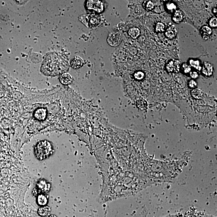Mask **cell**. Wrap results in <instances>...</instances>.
Instances as JSON below:
<instances>
[{"instance_id": "obj_11", "label": "cell", "mask_w": 217, "mask_h": 217, "mask_svg": "<svg viewBox=\"0 0 217 217\" xmlns=\"http://www.w3.org/2000/svg\"><path fill=\"white\" fill-rule=\"evenodd\" d=\"M172 20L176 23H180L183 21V15L182 12L179 10H176L174 13Z\"/></svg>"}, {"instance_id": "obj_26", "label": "cell", "mask_w": 217, "mask_h": 217, "mask_svg": "<svg viewBox=\"0 0 217 217\" xmlns=\"http://www.w3.org/2000/svg\"><path fill=\"white\" fill-rule=\"evenodd\" d=\"M39 190L38 189L35 188L33 189V194L34 196H36V195H38L39 193Z\"/></svg>"}, {"instance_id": "obj_13", "label": "cell", "mask_w": 217, "mask_h": 217, "mask_svg": "<svg viewBox=\"0 0 217 217\" xmlns=\"http://www.w3.org/2000/svg\"><path fill=\"white\" fill-rule=\"evenodd\" d=\"M140 30L136 27L130 28L128 31V34L132 38L136 39L140 35Z\"/></svg>"}, {"instance_id": "obj_2", "label": "cell", "mask_w": 217, "mask_h": 217, "mask_svg": "<svg viewBox=\"0 0 217 217\" xmlns=\"http://www.w3.org/2000/svg\"><path fill=\"white\" fill-rule=\"evenodd\" d=\"M121 41L120 34L118 33H111L107 39V43L112 47H116L119 45Z\"/></svg>"}, {"instance_id": "obj_5", "label": "cell", "mask_w": 217, "mask_h": 217, "mask_svg": "<svg viewBox=\"0 0 217 217\" xmlns=\"http://www.w3.org/2000/svg\"><path fill=\"white\" fill-rule=\"evenodd\" d=\"M47 115V111L45 108H41L37 109L34 113L36 119L39 121H43L46 119Z\"/></svg>"}, {"instance_id": "obj_4", "label": "cell", "mask_w": 217, "mask_h": 217, "mask_svg": "<svg viewBox=\"0 0 217 217\" xmlns=\"http://www.w3.org/2000/svg\"><path fill=\"white\" fill-rule=\"evenodd\" d=\"M181 66V61L178 60H172L166 64V69L169 72L177 73L179 71Z\"/></svg>"}, {"instance_id": "obj_16", "label": "cell", "mask_w": 217, "mask_h": 217, "mask_svg": "<svg viewBox=\"0 0 217 217\" xmlns=\"http://www.w3.org/2000/svg\"><path fill=\"white\" fill-rule=\"evenodd\" d=\"M192 94L194 98L197 99H201L203 95V92L199 89H193L192 91Z\"/></svg>"}, {"instance_id": "obj_7", "label": "cell", "mask_w": 217, "mask_h": 217, "mask_svg": "<svg viewBox=\"0 0 217 217\" xmlns=\"http://www.w3.org/2000/svg\"><path fill=\"white\" fill-rule=\"evenodd\" d=\"M200 33L203 40H208L212 33V30L211 28L208 26H203L200 29Z\"/></svg>"}, {"instance_id": "obj_14", "label": "cell", "mask_w": 217, "mask_h": 217, "mask_svg": "<svg viewBox=\"0 0 217 217\" xmlns=\"http://www.w3.org/2000/svg\"><path fill=\"white\" fill-rule=\"evenodd\" d=\"M48 200L47 198L43 194H40L38 195L37 202L38 204L40 206H43L47 204Z\"/></svg>"}, {"instance_id": "obj_18", "label": "cell", "mask_w": 217, "mask_h": 217, "mask_svg": "<svg viewBox=\"0 0 217 217\" xmlns=\"http://www.w3.org/2000/svg\"><path fill=\"white\" fill-rule=\"evenodd\" d=\"M190 65L194 67L195 69L198 70L201 69V67L200 65V62L198 60H195L192 59L190 60Z\"/></svg>"}, {"instance_id": "obj_10", "label": "cell", "mask_w": 217, "mask_h": 217, "mask_svg": "<svg viewBox=\"0 0 217 217\" xmlns=\"http://www.w3.org/2000/svg\"><path fill=\"white\" fill-rule=\"evenodd\" d=\"M213 67L210 63L205 62L202 68V72L206 76H210L213 74Z\"/></svg>"}, {"instance_id": "obj_28", "label": "cell", "mask_w": 217, "mask_h": 217, "mask_svg": "<svg viewBox=\"0 0 217 217\" xmlns=\"http://www.w3.org/2000/svg\"><path fill=\"white\" fill-rule=\"evenodd\" d=\"M49 217H57L56 216L54 215H51L49 216Z\"/></svg>"}, {"instance_id": "obj_15", "label": "cell", "mask_w": 217, "mask_h": 217, "mask_svg": "<svg viewBox=\"0 0 217 217\" xmlns=\"http://www.w3.org/2000/svg\"><path fill=\"white\" fill-rule=\"evenodd\" d=\"M166 8L169 13H174L176 11V4L173 2H167L166 4Z\"/></svg>"}, {"instance_id": "obj_8", "label": "cell", "mask_w": 217, "mask_h": 217, "mask_svg": "<svg viewBox=\"0 0 217 217\" xmlns=\"http://www.w3.org/2000/svg\"><path fill=\"white\" fill-rule=\"evenodd\" d=\"M60 81L64 85H70L72 82V77L69 73H64L60 76Z\"/></svg>"}, {"instance_id": "obj_21", "label": "cell", "mask_w": 217, "mask_h": 217, "mask_svg": "<svg viewBox=\"0 0 217 217\" xmlns=\"http://www.w3.org/2000/svg\"><path fill=\"white\" fill-rule=\"evenodd\" d=\"M209 25L210 27L212 28L216 27L217 26V19L215 17H213L210 19L209 21Z\"/></svg>"}, {"instance_id": "obj_3", "label": "cell", "mask_w": 217, "mask_h": 217, "mask_svg": "<svg viewBox=\"0 0 217 217\" xmlns=\"http://www.w3.org/2000/svg\"><path fill=\"white\" fill-rule=\"evenodd\" d=\"M87 7L88 9L94 10L97 13H101L103 10L102 2L99 1H88Z\"/></svg>"}, {"instance_id": "obj_19", "label": "cell", "mask_w": 217, "mask_h": 217, "mask_svg": "<svg viewBox=\"0 0 217 217\" xmlns=\"http://www.w3.org/2000/svg\"><path fill=\"white\" fill-rule=\"evenodd\" d=\"M180 69H181L183 73L185 74L188 73L191 71V66L187 63L183 64L181 65Z\"/></svg>"}, {"instance_id": "obj_20", "label": "cell", "mask_w": 217, "mask_h": 217, "mask_svg": "<svg viewBox=\"0 0 217 217\" xmlns=\"http://www.w3.org/2000/svg\"><path fill=\"white\" fill-rule=\"evenodd\" d=\"M164 29H165V25L163 23L158 22L156 24V32L158 33H162L164 31Z\"/></svg>"}, {"instance_id": "obj_1", "label": "cell", "mask_w": 217, "mask_h": 217, "mask_svg": "<svg viewBox=\"0 0 217 217\" xmlns=\"http://www.w3.org/2000/svg\"><path fill=\"white\" fill-rule=\"evenodd\" d=\"M52 146L48 141H42L38 143L34 149L35 154L39 160L47 158L52 152Z\"/></svg>"}, {"instance_id": "obj_25", "label": "cell", "mask_w": 217, "mask_h": 217, "mask_svg": "<svg viewBox=\"0 0 217 217\" xmlns=\"http://www.w3.org/2000/svg\"><path fill=\"white\" fill-rule=\"evenodd\" d=\"M190 75L191 77L193 79H196L198 77V74L197 72L195 71L190 72Z\"/></svg>"}, {"instance_id": "obj_24", "label": "cell", "mask_w": 217, "mask_h": 217, "mask_svg": "<svg viewBox=\"0 0 217 217\" xmlns=\"http://www.w3.org/2000/svg\"><path fill=\"white\" fill-rule=\"evenodd\" d=\"M197 85V84L196 82L194 80H192L189 82V86L190 88L194 89V88L196 87Z\"/></svg>"}, {"instance_id": "obj_9", "label": "cell", "mask_w": 217, "mask_h": 217, "mask_svg": "<svg viewBox=\"0 0 217 217\" xmlns=\"http://www.w3.org/2000/svg\"><path fill=\"white\" fill-rule=\"evenodd\" d=\"M177 34V30L175 26L171 25L170 26L165 33V35L168 38L172 39L175 38Z\"/></svg>"}, {"instance_id": "obj_23", "label": "cell", "mask_w": 217, "mask_h": 217, "mask_svg": "<svg viewBox=\"0 0 217 217\" xmlns=\"http://www.w3.org/2000/svg\"><path fill=\"white\" fill-rule=\"evenodd\" d=\"M89 23H90V25L92 26H96L99 24V20L97 18L95 17H92L90 19Z\"/></svg>"}, {"instance_id": "obj_6", "label": "cell", "mask_w": 217, "mask_h": 217, "mask_svg": "<svg viewBox=\"0 0 217 217\" xmlns=\"http://www.w3.org/2000/svg\"><path fill=\"white\" fill-rule=\"evenodd\" d=\"M84 60L83 59L79 56L75 57L72 60L70 64L71 67L74 69H79L83 65Z\"/></svg>"}, {"instance_id": "obj_12", "label": "cell", "mask_w": 217, "mask_h": 217, "mask_svg": "<svg viewBox=\"0 0 217 217\" xmlns=\"http://www.w3.org/2000/svg\"><path fill=\"white\" fill-rule=\"evenodd\" d=\"M51 209L47 206H43L40 208L38 210L39 215L42 217H45L51 213Z\"/></svg>"}, {"instance_id": "obj_22", "label": "cell", "mask_w": 217, "mask_h": 217, "mask_svg": "<svg viewBox=\"0 0 217 217\" xmlns=\"http://www.w3.org/2000/svg\"><path fill=\"white\" fill-rule=\"evenodd\" d=\"M134 77L135 79L138 80H141L144 78V74L142 72L138 71L134 74Z\"/></svg>"}, {"instance_id": "obj_17", "label": "cell", "mask_w": 217, "mask_h": 217, "mask_svg": "<svg viewBox=\"0 0 217 217\" xmlns=\"http://www.w3.org/2000/svg\"><path fill=\"white\" fill-rule=\"evenodd\" d=\"M143 6L146 11H150L154 8V4L151 1H145L143 3Z\"/></svg>"}, {"instance_id": "obj_27", "label": "cell", "mask_w": 217, "mask_h": 217, "mask_svg": "<svg viewBox=\"0 0 217 217\" xmlns=\"http://www.w3.org/2000/svg\"><path fill=\"white\" fill-rule=\"evenodd\" d=\"M213 12L214 13H217V9L216 8L213 9Z\"/></svg>"}]
</instances>
